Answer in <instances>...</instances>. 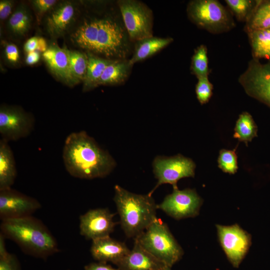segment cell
<instances>
[{
    "label": "cell",
    "mask_w": 270,
    "mask_h": 270,
    "mask_svg": "<svg viewBox=\"0 0 270 270\" xmlns=\"http://www.w3.org/2000/svg\"><path fill=\"white\" fill-rule=\"evenodd\" d=\"M62 158L67 172L82 179L104 177L116 165L112 156L85 131L73 132L66 137Z\"/></svg>",
    "instance_id": "6da1fadb"
},
{
    "label": "cell",
    "mask_w": 270,
    "mask_h": 270,
    "mask_svg": "<svg viewBox=\"0 0 270 270\" xmlns=\"http://www.w3.org/2000/svg\"><path fill=\"white\" fill-rule=\"evenodd\" d=\"M72 40L80 48L106 57L122 58L126 54L124 30L111 19L84 22L72 34Z\"/></svg>",
    "instance_id": "7a4b0ae2"
},
{
    "label": "cell",
    "mask_w": 270,
    "mask_h": 270,
    "mask_svg": "<svg viewBox=\"0 0 270 270\" xmlns=\"http://www.w3.org/2000/svg\"><path fill=\"white\" fill-rule=\"evenodd\" d=\"M1 232L26 253L38 258L46 257L58 252L56 239L39 220L31 216L2 220Z\"/></svg>",
    "instance_id": "3957f363"
},
{
    "label": "cell",
    "mask_w": 270,
    "mask_h": 270,
    "mask_svg": "<svg viewBox=\"0 0 270 270\" xmlns=\"http://www.w3.org/2000/svg\"><path fill=\"white\" fill-rule=\"evenodd\" d=\"M114 188V200L122 228L127 236L135 238L156 218L158 205L149 194H136L118 185Z\"/></svg>",
    "instance_id": "277c9868"
},
{
    "label": "cell",
    "mask_w": 270,
    "mask_h": 270,
    "mask_svg": "<svg viewBox=\"0 0 270 270\" xmlns=\"http://www.w3.org/2000/svg\"><path fill=\"white\" fill-rule=\"evenodd\" d=\"M134 240L170 268L180 260L184 254L167 225L157 218Z\"/></svg>",
    "instance_id": "5b68a950"
},
{
    "label": "cell",
    "mask_w": 270,
    "mask_h": 270,
    "mask_svg": "<svg viewBox=\"0 0 270 270\" xmlns=\"http://www.w3.org/2000/svg\"><path fill=\"white\" fill-rule=\"evenodd\" d=\"M189 18L212 34L228 32L236 26L230 10L217 0H194L187 7Z\"/></svg>",
    "instance_id": "8992f818"
},
{
    "label": "cell",
    "mask_w": 270,
    "mask_h": 270,
    "mask_svg": "<svg viewBox=\"0 0 270 270\" xmlns=\"http://www.w3.org/2000/svg\"><path fill=\"white\" fill-rule=\"evenodd\" d=\"M123 20L130 38L138 41L152 36V12L142 2L132 0L118 2Z\"/></svg>",
    "instance_id": "52a82bcc"
},
{
    "label": "cell",
    "mask_w": 270,
    "mask_h": 270,
    "mask_svg": "<svg viewBox=\"0 0 270 270\" xmlns=\"http://www.w3.org/2000/svg\"><path fill=\"white\" fill-rule=\"evenodd\" d=\"M238 81L248 96L270 106V60L262 64L252 58Z\"/></svg>",
    "instance_id": "ba28073f"
},
{
    "label": "cell",
    "mask_w": 270,
    "mask_h": 270,
    "mask_svg": "<svg viewBox=\"0 0 270 270\" xmlns=\"http://www.w3.org/2000/svg\"><path fill=\"white\" fill-rule=\"evenodd\" d=\"M153 167L158 182L148 194L150 196L162 184H169L174 188H178L180 180L194 176L196 164L191 159L180 154L170 158L158 156L154 160Z\"/></svg>",
    "instance_id": "9c48e42d"
},
{
    "label": "cell",
    "mask_w": 270,
    "mask_h": 270,
    "mask_svg": "<svg viewBox=\"0 0 270 270\" xmlns=\"http://www.w3.org/2000/svg\"><path fill=\"white\" fill-rule=\"evenodd\" d=\"M33 117L18 107L2 106L0 108V134L7 142L26 137L34 129Z\"/></svg>",
    "instance_id": "30bf717a"
},
{
    "label": "cell",
    "mask_w": 270,
    "mask_h": 270,
    "mask_svg": "<svg viewBox=\"0 0 270 270\" xmlns=\"http://www.w3.org/2000/svg\"><path fill=\"white\" fill-rule=\"evenodd\" d=\"M218 239L228 260L238 268L251 245V236L238 224H217Z\"/></svg>",
    "instance_id": "8fae6325"
},
{
    "label": "cell",
    "mask_w": 270,
    "mask_h": 270,
    "mask_svg": "<svg viewBox=\"0 0 270 270\" xmlns=\"http://www.w3.org/2000/svg\"><path fill=\"white\" fill-rule=\"evenodd\" d=\"M202 200L194 190L174 188L158 205V208L176 219L194 217L199 212Z\"/></svg>",
    "instance_id": "7c38bea8"
},
{
    "label": "cell",
    "mask_w": 270,
    "mask_h": 270,
    "mask_svg": "<svg viewBox=\"0 0 270 270\" xmlns=\"http://www.w3.org/2000/svg\"><path fill=\"white\" fill-rule=\"evenodd\" d=\"M40 207L36 199L12 188L0 190V218L2 220L31 216Z\"/></svg>",
    "instance_id": "4fadbf2b"
},
{
    "label": "cell",
    "mask_w": 270,
    "mask_h": 270,
    "mask_svg": "<svg viewBox=\"0 0 270 270\" xmlns=\"http://www.w3.org/2000/svg\"><path fill=\"white\" fill-rule=\"evenodd\" d=\"M114 216L106 208L89 210L80 216V234L92 241L110 236L116 224Z\"/></svg>",
    "instance_id": "5bb4252c"
},
{
    "label": "cell",
    "mask_w": 270,
    "mask_h": 270,
    "mask_svg": "<svg viewBox=\"0 0 270 270\" xmlns=\"http://www.w3.org/2000/svg\"><path fill=\"white\" fill-rule=\"evenodd\" d=\"M90 252L93 258L98 262H110L116 266L130 250L124 243L108 236L92 240Z\"/></svg>",
    "instance_id": "9a60e30c"
},
{
    "label": "cell",
    "mask_w": 270,
    "mask_h": 270,
    "mask_svg": "<svg viewBox=\"0 0 270 270\" xmlns=\"http://www.w3.org/2000/svg\"><path fill=\"white\" fill-rule=\"evenodd\" d=\"M116 266L120 270H166L168 268L136 240L132 250Z\"/></svg>",
    "instance_id": "2e32d148"
},
{
    "label": "cell",
    "mask_w": 270,
    "mask_h": 270,
    "mask_svg": "<svg viewBox=\"0 0 270 270\" xmlns=\"http://www.w3.org/2000/svg\"><path fill=\"white\" fill-rule=\"evenodd\" d=\"M42 57L50 70L58 78L70 85L76 83L72 76L64 48L51 45L42 54Z\"/></svg>",
    "instance_id": "e0dca14e"
},
{
    "label": "cell",
    "mask_w": 270,
    "mask_h": 270,
    "mask_svg": "<svg viewBox=\"0 0 270 270\" xmlns=\"http://www.w3.org/2000/svg\"><path fill=\"white\" fill-rule=\"evenodd\" d=\"M74 8L70 2L60 4L46 18V29L52 36H62L68 28L74 16Z\"/></svg>",
    "instance_id": "ac0fdd59"
},
{
    "label": "cell",
    "mask_w": 270,
    "mask_h": 270,
    "mask_svg": "<svg viewBox=\"0 0 270 270\" xmlns=\"http://www.w3.org/2000/svg\"><path fill=\"white\" fill-rule=\"evenodd\" d=\"M16 176L14 156L8 142L0 140V190L11 188Z\"/></svg>",
    "instance_id": "d6986e66"
},
{
    "label": "cell",
    "mask_w": 270,
    "mask_h": 270,
    "mask_svg": "<svg viewBox=\"0 0 270 270\" xmlns=\"http://www.w3.org/2000/svg\"><path fill=\"white\" fill-rule=\"evenodd\" d=\"M172 41V38H161L152 36L137 41L133 56L128 60L130 64L132 66L134 64L151 56Z\"/></svg>",
    "instance_id": "ffe728a7"
},
{
    "label": "cell",
    "mask_w": 270,
    "mask_h": 270,
    "mask_svg": "<svg viewBox=\"0 0 270 270\" xmlns=\"http://www.w3.org/2000/svg\"><path fill=\"white\" fill-rule=\"evenodd\" d=\"M252 58L270 60V28L254 30L247 33Z\"/></svg>",
    "instance_id": "44dd1931"
},
{
    "label": "cell",
    "mask_w": 270,
    "mask_h": 270,
    "mask_svg": "<svg viewBox=\"0 0 270 270\" xmlns=\"http://www.w3.org/2000/svg\"><path fill=\"white\" fill-rule=\"evenodd\" d=\"M270 28V0H258L252 14L246 22L244 30L246 32Z\"/></svg>",
    "instance_id": "7402d4cb"
},
{
    "label": "cell",
    "mask_w": 270,
    "mask_h": 270,
    "mask_svg": "<svg viewBox=\"0 0 270 270\" xmlns=\"http://www.w3.org/2000/svg\"><path fill=\"white\" fill-rule=\"evenodd\" d=\"M131 66L128 61L114 60L104 70L96 86L116 84L124 82L128 76Z\"/></svg>",
    "instance_id": "603a6c76"
},
{
    "label": "cell",
    "mask_w": 270,
    "mask_h": 270,
    "mask_svg": "<svg viewBox=\"0 0 270 270\" xmlns=\"http://www.w3.org/2000/svg\"><path fill=\"white\" fill-rule=\"evenodd\" d=\"M88 64L84 82V88L88 90L96 86L106 68L114 60L98 58L92 54H88Z\"/></svg>",
    "instance_id": "cb8c5ba5"
},
{
    "label": "cell",
    "mask_w": 270,
    "mask_h": 270,
    "mask_svg": "<svg viewBox=\"0 0 270 270\" xmlns=\"http://www.w3.org/2000/svg\"><path fill=\"white\" fill-rule=\"evenodd\" d=\"M257 136V126L252 116L246 112L239 115L234 128V137L246 146Z\"/></svg>",
    "instance_id": "d4e9b609"
},
{
    "label": "cell",
    "mask_w": 270,
    "mask_h": 270,
    "mask_svg": "<svg viewBox=\"0 0 270 270\" xmlns=\"http://www.w3.org/2000/svg\"><path fill=\"white\" fill-rule=\"evenodd\" d=\"M70 71L73 78L77 82L84 80L88 64V54L82 52L70 50L66 48Z\"/></svg>",
    "instance_id": "484cf974"
},
{
    "label": "cell",
    "mask_w": 270,
    "mask_h": 270,
    "mask_svg": "<svg viewBox=\"0 0 270 270\" xmlns=\"http://www.w3.org/2000/svg\"><path fill=\"white\" fill-rule=\"evenodd\" d=\"M190 70L198 79L208 77L210 70L208 68V48L206 46L201 44L194 50L192 58Z\"/></svg>",
    "instance_id": "4316f807"
},
{
    "label": "cell",
    "mask_w": 270,
    "mask_h": 270,
    "mask_svg": "<svg viewBox=\"0 0 270 270\" xmlns=\"http://www.w3.org/2000/svg\"><path fill=\"white\" fill-rule=\"evenodd\" d=\"M224 2L236 19L246 23L256 6L258 0H226Z\"/></svg>",
    "instance_id": "83f0119b"
},
{
    "label": "cell",
    "mask_w": 270,
    "mask_h": 270,
    "mask_svg": "<svg viewBox=\"0 0 270 270\" xmlns=\"http://www.w3.org/2000/svg\"><path fill=\"white\" fill-rule=\"evenodd\" d=\"M31 18L28 12L24 6L18 8L12 14L8 20V26L15 34H24L30 28Z\"/></svg>",
    "instance_id": "f1b7e54d"
},
{
    "label": "cell",
    "mask_w": 270,
    "mask_h": 270,
    "mask_svg": "<svg viewBox=\"0 0 270 270\" xmlns=\"http://www.w3.org/2000/svg\"><path fill=\"white\" fill-rule=\"evenodd\" d=\"M218 166L222 172L230 174H235L238 169V156L236 149H222L219 152Z\"/></svg>",
    "instance_id": "f546056e"
},
{
    "label": "cell",
    "mask_w": 270,
    "mask_h": 270,
    "mask_svg": "<svg viewBox=\"0 0 270 270\" xmlns=\"http://www.w3.org/2000/svg\"><path fill=\"white\" fill-rule=\"evenodd\" d=\"M196 86V93L197 99L201 104L208 103L212 95L213 85L208 77H203L198 79Z\"/></svg>",
    "instance_id": "4dcf8cb0"
},
{
    "label": "cell",
    "mask_w": 270,
    "mask_h": 270,
    "mask_svg": "<svg viewBox=\"0 0 270 270\" xmlns=\"http://www.w3.org/2000/svg\"><path fill=\"white\" fill-rule=\"evenodd\" d=\"M0 270H21L20 265L16 256L10 253L0 257Z\"/></svg>",
    "instance_id": "1f68e13d"
},
{
    "label": "cell",
    "mask_w": 270,
    "mask_h": 270,
    "mask_svg": "<svg viewBox=\"0 0 270 270\" xmlns=\"http://www.w3.org/2000/svg\"><path fill=\"white\" fill-rule=\"evenodd\" d=\"M56 2L55 0H34L33 6L40 13H44L50 9Z\"/></svg>",
    "instance_id": "d6a6232c"
},
{
    "label": "cell",
    "mask_w": 270,
    "mask_h": 270,
    "mask_svg": "<svg viewBox=\"0 0 270 270\" xmlns=\"http://www.w3.org/2000/svg\"><path fill=\"white\" fill-rule=\"evenodd\" d=\"M5 54L8 62L16 63L20 58L19 52L17 46L14 44H8L5 48Z\"/></svg>",
    "instance_id": "836d02e7"
},
{
    "label": "cell",
    "mask_w": 270,
    "mask_h": 270,
    "mask_svg": "<svg viewBox=\"0 0 270 270\" xmlns=\"http://www.w3.org/2000/svg\"><path fill=\"white\" fill-rule=\"evenodd\" d=\"M12 2L10 0H2L0 1V18L1 20L6 18L10 14Z\"/></svg>",
    "instance_id": "e575fe53"
},
{
    "label": "cell",
    "mask_w": 270,
    "mask_h": 270,
    "mask_svg": "<svg viewBox=\"0 0 270 270\" xmlns=\"http://www.w3.org/2000/svg\"><path fill=\"white\" fill-rule=\"evenodd\" d=\"M85 270H120L119 268H115L106 263L98 262H92L84 266Z\"/></svg>",
    "instance_id": "d590c367"
},
{
    "label": "cell",
    "mask_w": 270,
    "mask_h": 270,
    "mask_svg": "<svg viewBox=\"0 0 270 270\" xmlns=\"http://www.w3.org/2000/svg\"><path fill=\"white\" fill-rule=\"evenodd\" d=\"M38 42V38L33 36L29 38L24 45V50L27 53L36 50Z\"/></svg>",
    "instance_id": "8d00e7d4"
},
{
    "label": "cell",
    "mask_w": 270,
    "mask_h": 270,
    "mask_svg": "<svg viewBox=\"0 0 270 270\" xmlns=\"http://www.w3.org/2000/svg\"><path fill=\"white\" fill-rule=\"evenodd\" d=\"M40 58V52L37 50H34L28 53L26 58V62L28 64L32 65L37 63L39 61Z\"/></svg>",
    "instance_id": "74e56055"
},
{
    "label": "cell",
    "mask_w": 270,
    "mask_h": 270,
    "mask_svg": "<svg viewBox=\"0 0 270 270\" xmlns=\"http://www.w3.org/2000/svg\"><path fill=\"white\" fill-rule=\"evenodd\" d=\"M48 48L46 40L43 38H38L36 50L43 54L47 50Z\"/></svg>",
    "instance_id": "f35d334b"
},
{
    "label": "cell",
    "mask_w": 270,
    "mask_h": 270,
    "mask_svg": "<svg viewBox=\"0 0 270 270\" xmlns=\"http://www.w3.org/2000/svg\"><path fill=\"white\" fill-rule=\"evenodd\" d=\"M5 236L0 232V257L4 256L8 252H7L4 242Z\"/></svg>",
    "instance_id": "ab89813d"
},
{
    "label": "cell",
    "mask_w": 270,
    "mask_h": 270,
    "mask_svg": "<svg viewBox=\"0 0 270 270\" xmlns=\"http://www.w3.org/2000/svg\"><path fill=\"white\" fill-rule=\"evenodd\" d=\"M166 270H171L170 268H168Z\"/></svg>",
    "instance_id": "60d3db41"
}]
</instances>
